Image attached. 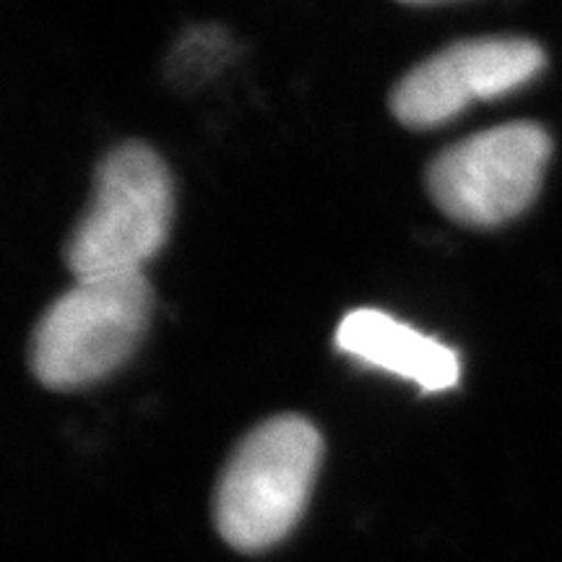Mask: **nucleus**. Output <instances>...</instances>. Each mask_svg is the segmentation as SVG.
Instances as JSON below:
<instances>
[{
	"label": "nucleus",
	"instance_id": "obj_1",
	"mask_svg": "<svg viewBox=\"0 0 562 562\" xmlns=\"http://www.w3.org/2000/svg\"><path fill=\"white\" fill-rule=\"evenodd\" d=\"M323 459V440L307 419L281 414L240 442L216 487V529L240 552L279 544L305 513Z\"/></svg>",
	"mask_w": 562,
	"mask_h": 562
},
{
	"label": "nucleus",
	"instance_id": "obj_2",
	"mask_svg": "<svg viewBox=\"0 0 562 562\" xmlns=\"http://www.w3.org/2000/svg\"><path fill=\"white\" fill-rule=\"evenodd\" d=\"M172 178L146 144H123L97 170L94 195L66 245L76 281L144 273L172 227Z\"/></svg>",
	"mask_w": 562,
	"mask_h": 562
},
{
	"label": "nucleus",
	"instance_id": "obj_3",
	"mask_svg": "<svg viewBox=\"0 0 562 562\" xmlns=\"http://www.w3.org/2000/svg\"><path fill=\"white\" fill-rule=\"evenodd\" d=\"M151 302L144 273L79 279L34 328V378L53 391H70L112 375L144 339Z\"/></svg>",
	"mask_w": 562,
	"mask_h": 562
},
{
	"label": "nucleus",
	"instance_id": "obj_4",
	"mask_svg": "<svg viewBox=\"0 0 562 562\" xmlns=\"http://www.w3.org/2000/svg\"><path fill=\"white\" fill-rule=\"evenodd\" d=\"M550 157L552 138L542 125H497L438 154L427 170V191L448 220L497 227L531 206Z\"/></svg>",
	"mask_w": 562,
	"mask_h": 562
},
{
	"label": "nucleus",
	"instance_id": "obj_5",
	"mask_svg": "<svg viewBox=\"0 0 562 562\" xmlns=\"http://www.w3.org/2000/svg\"><path fill=\"white\" fill-rule=\"evenodd\" d=\"M533 40L480 37L456 42L412 68L391 94V112L406 128L425 131L453 121L476 102L526 87L544 70Z\"/></svg>",
	"mask_w": 562,
	"mask_h": 562
},
{
	"label": "nucleus",
	"instance_id": "obj_6",
	"mask_svg": "<svg viewBox=\"0 0 562 562\" xmlns=\"http://www.w3.org/2000/svg\"><path fill=\"white\" fill-rule=\"evenodd\" d=\"M336 347L364 368L414 383L422 393L451 391L461 381L459 351L375 307L344 315Z\"/></svg>",
	"mask_w": 562,
	"mask_h": 562
}]
</instances>
